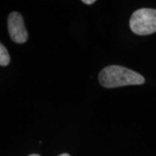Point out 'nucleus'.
Returning <instances> with one entry per match:
<instances>
[{
	"label": "nucleus",
	"mask_w": 156,
	"mask_h": 156,
	"mask_svg": "<svg viewBox=\"0 0 156 156\" xmlns=\"http://www.w3.org/2000/svg\"><path fill=\"white\" fill-rule=\"evenodd\" d=\"M130 29L140 36L156 32V10L142 8L132 14L129 21Z\"/></svg>",
	"instance_id": "2"
},
{
	"label": "nucleus",
	"mask_w": 156,
	"mask_h": 156,
	"mask_svg": "<svg viewBox=\"0 0 156 156\" xmlns=\"http://www.w3.org/2000/svg\"><path fill=\"white\" fill-rule=\"evenodd\" d=\"M59 156H70L69 154H60Z\"/></svg>",
	"instance_id": "6"
},
{
	"label": "nucleus",
	"mask_w": 156,
	"mask_h": 156,
	"mask_svg": "<svg viewBox=\"0 0 156 156\" xmlns=\"http://www.w3.org/2000/svg\"><path fill=\"white\" fill-rule=\"evenodd\" d=\"M95 2V0H83V3L86 4V5H92V4H94Z\"/></svg>",
	"instance_id": "5"
},
{
	"label": "nucleus",
	"mask_w": 156,
	"mask_h": 156,
	"mask_svg": "<svg viewBox=\"0 0 156 156\" xmlns=\"http://www.w3.org/2000/svg\"><path fill=\"white\" fill-rule=\"evenodd\" d=\"M11 61V57L9 52L4 45L0 43V65L7 66Z\"/></svg>",
	"instance_id": "4"
},
{
	"label": "nucleus",
	"mask_w": 156,
	"mask_h": 156,
	"mask_svg": "<svg viewBox=\"0 0 156 156\" xmlns=\"http://www.w3.org/2000/svg\"><path fill=\"white\" fill-rule=\"evenodd\" d=\"M8 30L11 40L17 44H23L28 40L23 18L16 11L11 12L8 17Z\"/></svg>",
	"instance_id": "3"
},
{
	"label": "nucleus",
	"mask_w": 156,
	"mask_h": 156,
	"mask_svg": "<svg viewBox=\"0 0 156 156\" xmlns=\"http://www.w3.org/2000/svg\"><path fill=\"white\" fill-rule=\"evenodd\" d=\"M98 79L100 83L108 89L128 85H140L145 83V78L139 73L119 65L104 68L99 74Z\"/></svg>",
	"instance_id": "1"
},
{
	"label": "nucleus",
	"mask_w": 156,
	"mask_h": 156,
	"mask_svg": "<svg viewBox=\"0 0 156 156\" xmlns=\"http://www.w3.org/2000/svg\"><path fill=\"white\" fill-rule=\"evenodd\" d=\"M29 156H40V155H38V154H30V155H29Z\"/></svg>",
	"instance_id": "7"
}]
</instances>
